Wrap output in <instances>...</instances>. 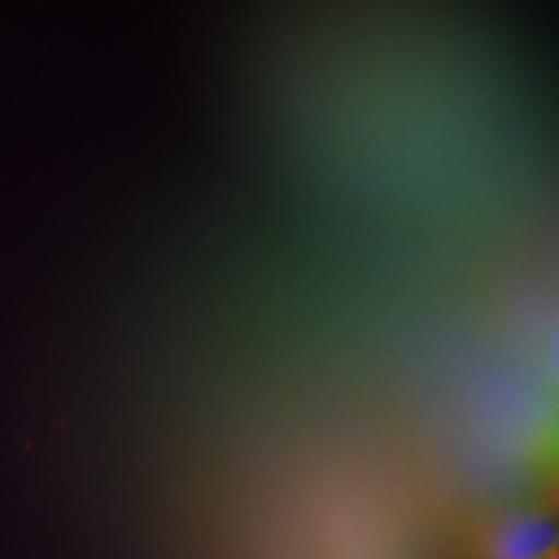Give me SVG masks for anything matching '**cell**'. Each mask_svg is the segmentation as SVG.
Instances as JSON below:
<instances>
[{
	"instance_id": "1",
	"label": "cell",
	"mask_w": 559,
	"mask_h": 559,
	"mask_svg": "<svg viewBox=\"0 0 559 559\" xmlns=\"http://www.w3.org/2000/svg\"><path fill=\"white\" fill-rule=\"evenodd\" d=\"M492 559H549L559 549V519L547 510H519L489 534Z\"/></svg>"
},
{
	"instance_id": "2",
	"label": "cell",
	"mask_w": 559,
	"mask_h": 559,
	"mask_svg": "<svg viewBox=\"0 0 559 559\" xmlns=\"http://www.w3.org/2000/svg\"><path fill=\"white\" fill-rule=\"evenodd\" d=\"M536 461H539L542 472L559 477V409L551 415L539 443H536Z\"/></svg>"
},
{
	"instance_id": "3",
	"label": "cell",
	"mask_w": 559,
	"mask_h": 559,
	"mask_svg": "<svg viewBox=\"0 0 559 559\" xmlns=\"http://www.w3.org/2000/svg\"><path fill=\"white\" fill-rule=\"evenodd\" d=\"M549 559H559V549H557V551H555V555H551Z\"/></svg>"
}]
</instances>
